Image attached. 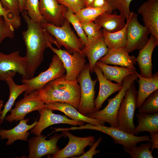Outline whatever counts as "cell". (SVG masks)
Instances as JSON below:
<instances>
[{
    "label": "cell",
    "mask_w": 158,
    "mask_h": 158,
    "mask_svg": "<svg viewBox=\"0 0 158 158\" xmlns=\"http://www.w3.org/2000/svg\"><path fill=\"white\" fill-rule=\"evenodd\" d=\"M62 132L64 136L68 138V142L64 148L52 155L51 158H67L80 156L85 153L84 150L86 147H91L95 142V138L92 136L80 137L73 135L67 130Z\"/></svg>",
    "instance_id": "14"
},
{
    "label": "cell",
    "mask_w": 158,
    "mask_h": 158,
    "mask_svg": "<svg viewBox=\"0 0 158 158\" xmlns=\"http://www.w3.org/2000/svg\"><path fill=\"white\" fill-rule=\"evenodd\" d=\"M150 141L151 142V150L158 148V133H150Z\"/></svg>",
    "instance_id": "42"
},
{
    "label": "cell",
    "mask_w": 158,
    "mask_h": 158,
    "mask_svg": "<svg viewBox=\"0 0 158 158\" xmlns=\"http://www.w3.org/2000/svg\"><path fill=\"white\" fill-rule=\"evenodd\" d=\"M29 121V118L24 119L20 120L19 123L12 129H0V139H7L6 142L7 145H12L18 140L27 141L30 134L28 131L33 128L37 122L35 120L32 124L28 125L27 123Z\"/></svg>",
    "instance_id": "21"
},
{
    "label": "cell",
    "mask_w": 158,
    "mask_h": 158,
    "mask_svg": "<svg viewBox=\"0 0 158 158\" xmlns=\"http://www.w3.org/2000/svg\"><path fill=\"white\" fill-rule=\"evenodd\" d=\"M0 16L10 23L15 29H17L21 25V19L19 16L11 11L6 10L0 1Z\"/></svg>",
    "instance_id": "37"
},
{
    "label": "cell",
    "mask_w": 158,
    "mask_h": 158,
    "mask_svg": "<svg viewBox=\"0 0 158 158\" xmlns=\"http://www.w3.org/2000/svg\"><path fill=\"white\" fill-rule=\"evenodd\" d=\"M45 107L52 110L62 112L73 120L87 122L95 126L103 125L105 124L98 119L82 115L77 109L68 103L54 102L45 104Z\"/></svg>",
    "instance_id": "23"
},
{
    "label": "cell",
    "mask_w": 158,
    "mask_h": 158,
    "mask_svg": "<svg viewBox=\"0 0 158 158\" xmlns=\"http://www.w3.org/2000/svg\"><path fill=\"white\" fill-rule=\"evenodd\" d=\"M138 77V73L137 71L126 77L123 80L121 90L114 97L107 100L108 104L104 108L95 111L86 116L108 123L111 126L117 127V114L122 99L128 89Z\"/></svg>",
    "instance_id": "3"
},
{
    "label": "cell",
    "mask_w": 158,
    "mask_h": 158,
    "mask_svg": "<svg viewBox=\"0 0 158 158\" xmlns=\"http://www.w3.org/2000/svg\"><path fill=\"white\" fill-rule=\"evenodd\" d=\"M62 133L55 134L49 140L43 135H36L28 140L29 154L28 158H40L46 155H52L59 150L57 145L59 140L63 136Z\"/></svg>",
    "instance_id": "12"
},
{
    "label": "cell",
    "mask_w": 158,
    "mask_h": 158,
    "mask_svg": "<svg viewBox=\"0 0 158 158\" xmlns=\"http://www.w3.org/2000/svg\"><path fill=\"white\" fill-rule=\"evenodd\" d=\"M20 13L24 10L26 0H18Z\"/></svg>",
    "instance_id": "44"
},
{
    "label": "cell",
    "mask_w": 158,
    "mask_h": 158,
    "mask_svg": "<svg viewBox=\"0 0 158 158\" xmlns=\"http://www.w3.org/2000/svg\"><path fill=\"white\" fill-rule=\"evenodd\" d=\"M65 17L72 24L76 32L78 37L85 45L87 41V37L83 30L80 21L76 17L75 14L71 10L67 8L65 13Z\"/></svg>",
    "instance_id": "34"
},
{
    "label": "cell",
    "mask_w": 158,
    "mask_h": 158,
    "mask_svg": "<svg viewBox=\"0 0 158 158\" xmlns=\"http://www.w3.org/2000/svg\"><path fill=\"white\" fill-rule=\"evenodd\" d=\"M126 23L122 29L114 32H108L103 30V36L108 49L124 48L126 41Z\"/></svg>",
    "instance_id": "29"
},
{
    "label": "cell",
    "mask_w": 158,
    "mask_h": 158,
    "mask_svg": "<svg viewBox=\"0 0 158 158\" xmlns=\"http://www.w3.org/2000/svg\"><path fill=\"white\" fill-rule=\"evenodd\" d=\"M107 5H109L107 0H93L88 7L93 8H100Z\"/></svg>",
    "instance_id": "43"
},
{
    "label": "cell",
    "mask_w": 158,
    "mask_h": 158,
    "mask_svg": "<svg viewBox=\"0 0 158 158\" xmlns=\"http://www.w3.org/2000/svg\"><path fill=\"white\" fill-rule=\"evenodd\" d=\"M142 143L138 147L135 145L123 148L124 151L132 158H153L152 151L151 150V142Z\"/></svg>",
    "instance_id": "31"
},
{
    "label": "cell",
    "mask_w": 158,
    "mask_h": 158,
    "mask_svg": "<svg viewBox=\"0 0 158 158\" xmlns=\"http://www.w3.org/2000/svg\"><path fill=\"white\" fill-rule=\"evenodd\" d=\"M99 61L107 64L119 66L136 71L134 66L137 62L136 58L133 55H129L124 48L109 49L107 54Z\"/></svg>",
    "instance_id": "22"
},
{
    "label": "cell",
    "mask_w": 158,
    "mask_h": 158,
    "mask_svg": "<svg viewBox=\"0 0 158 158\" xmlns=\"http://www.w3.org/2000/svg\"><path fill=\"white\" fill-rule=\"evenodd\" d=\"M39 0H26L24 10L33 21L41 23H46L39 10Z\"/></svg>",
    "instance_id": "33"
},
{
    "label": "cell",
    "mask_w": 158,
    "mask_h": 158,
    "mask_svg": "<svg viewBox=\"0 0 158 158\" xmlns=\"http://www.w3.org/2000/svg\"><path fill=\"white\" fill-rule=\"evenodd\" d=\"M158 45V39L151 35L145 46L140 49L136 58L141 76L150 78L153 74L152 56L155 48Z\"/></svg>",
    "instance_id": "17"
},
{
    "label": "cell",
    "mask_w": 158,
    "mask_h": 158,
    "mask_svg": "<svg viewBox=\"0 0 158 158\" xmlns=\"http://www.w3.org/2000/svg\"><path fill=\"white\" fill-rule=\"evenodd\" d=\"M102 140L101 137L99 138L97 141L95 142L89 150L83 154L78 157H74L73 158H92L93 156L99 153L100 151L97 150L96 148Z\"/></svg>",
    "instance_id": "41"
},
{
    "label": "cell",
    "mask_w": 158,
    "mask_h": 158,
    "mask_svg": "<svg viewBox=\"0 0 158 158\" xmlns=\"http://www.w3.org/2000/svg\"><path fill=\"white\" fill-rule=\"evenodd\" d=\"M4 102L2 100H0V115L2 111L1 109L3 107Z\"/></svg>",
    "instance_id": "46"
},
{
    "label": "cell",
    "mask_w": 158,
    "mask_h": 158,
    "mask_svg": "<svg viewBox=\"0 0 158 158\" xmlns=\"http://www.w3.org/2000/svg\"><path fill=\"white\" fill-rule=\"evenodd\" d=\"M96 65L102 70L104 76L110 81H114L122 85L124 78L136 71L125 67H119L108 65L99 61Z\"/></svg>",
    "instance_id": "26"
},
{
    "label": "cell",
    "mask_w": 158,
    "mask_h": 158,
    "mask_svg": "<svg viewBox=\"0 0 158 158\" xmlns=\"http://www.w3.org/2000/svg\"><path fill=\"white\" fill-rule=\"evenodd\" d=\"M126 23V41L124 49L129 54L143 47L149 39L150 33L145 26L140 23L138 15L134 12H130Z\"/></svg>",
    "instance_id": "9"
},
{
    "label": "cell",
    "mask_w": 158,
    "mask_h": 158,
    "mask_svg": "<svg viewBox=\"0 0 158 158\" xmlns=\"http://www.w3.org/2000/svg\"><path fill=\"white\" fill-rule=\"evenodd\" d=\"M138 78L139 87L136 101L138 109L150 95L158 90V73L156 72L150 78L144 77L139 74Z\"/></svg>",
    "instance_id": "25"
},
{
    "label": "cell",
    "mask_w": 158,
    "mask_h": 158,
    "mask_svg": "<svg viewBox=\"0 0 158 158\" xmlns=\"http://www.w3.org/2000/svg\"><path fill=\"white\" fill-rule=\"evenodd\" d=\"M80 88V99L78 111L83 115H87L95 111V87L97 81L93 80L90 75L88 63L77 78Z\"/></svg>",
    "instance_id": "6"
},
{
    "label": "cell",
    "mask_w": 158,
    "mask_h": 158,
    "mask_svg": "<svg viewBox=\"0 0 158 158\" xmlns=\"http://www.w3.org/2000/svg\"><path fill=\"white\" fill-rule=\"evenodd\" d=\"M13 78L9 77L5 80L9 89V94L8 99L4 105V109L0 115V124L4 122L7 113L12 109L15 100L18 97L28 89V85L25 84L20 85L16 84Z\"/></svg>",
    "instance_id": "27"
},
{
    "label": "cell",
    "mask_w": 158,
    "mask_h": 158,
    "mask_svg": "<svg viewBox=\"0 0 158 158\" xmlns=\"http://www.w3.org/2000/svg\"><path fill=\"white\" fill-rule=\"evenodd\" d=\"M133 82L127 90L121 102L117 114V128L129 134L134 135L135 126L134 123L136 108L137 91Z\"/></svg>",
    "instance_id": "5"
},
{
    "label": "cell",
    "mask_w": 158,
    "mask_h": 158,
    "mask_svg": "<svg viewBox=\"0 0 158 158\" xmlns=\"http://www.w3.org/2000/svg\"><path fill=\"white\" fill-rule=\"evenodd\" d=\"M0 1L6 10L19 16L20 12L18 0H0Z\"/></svg>",
    "instance_id": "40"
},
{
    "label": "cell",
    "mask_w": 158,
    "mask_h": 158,
    "mask_svg": "<svg viewBox=\"0 0 158 158\" xmlns=\"http://www.w3.org/2000/svg\"><path fill=\"white\" fill-rule=\"evenodd\" d=\"M105 12L97 17L94 21L100 28L102 27L109 32H114L122 29L126 24V18L121 14L117 15L116 12Z\"/></svg>",
    "instance_id": "24"
},
{
    "label": "cell",
    "mask_w": 158,
    "mask_h": 158,
    "mask_svg": "<svg viewBox=\"0 0 158 158\" xmlns=\"http://www.w3.org/2000/svg\"><path fill=\"white\" fill-rule=\"evenodd\" d=\"M15 29L9 23L0 16V45L6 38H13Z\"/></svg>",
    "instance_id": "38"
},
{
    "label": "cell",
    "mask_w": 158,
    "mask_h": 158,
    "mask_svg": "<svg viewBox=\"0 0 158 158\" xmlns=\"http://www.w3.org/2000/svg\"><path fill=\"white\" fill-rule=\"evenodd\" d=\"M87 40L97 38L103 36L102 31L101 28L94 21L80 22Z\"/></svg>",
    "instance_id": "36"
},
{
    "label": "cell",
    "mask_w": 158,
    "mask_h": 158,
    "mask_svg": "<svg viewBox=\"0 0 158 158\" xmlns=\"http://www.w3.org/2000/svg\"><path fill=\"white\" fill-rule=\"evenodd\" d=\"M66 72L63 65L58 56L54 54L51 58L49 68L37 76L30 79L23 78L21 82L28 85L25 95L40 89L49 82L65 75Z\"/></svg>",
    "instance_id": "8"
},
{
    "label": "cell",
    "mask_w": 158,
    "mask_h": 158,
    "mask_svg": "<svg viewBox=\"0 0 158 158\" xmlns=\"http://www.w3.org/2000/svg\"><path fill=\"white\" fill-rule=\"evenodd\" d=\"M93 72L97 77L99 83V90L98 95L95 100V111L99 110L105 101L111 95L120 91L122 85L112 83L104 75L101 69L95 65Z\"/></svg>",
    "instance_id": "19"
},
{
    "label": "cell",
    "mask_w": 158,
    "mask_h": 158,
    "mask_svg": "<svg viewBox=\"0 0 158 158\" xmlns=\"http://www.w3.org/2000/svg\"><path fill=\"white\" fill-rule=\"evenodd\" d=\"M138 109L140 113L152 114L158 113V90L150 95Z\"/></svg>",
    "instance_id": "32"
},
{
    "label": "cell",
    "mask_w": 158,
    "mask_h": 158,
    "mask_svg": "<svg viewBox=\"0 0 158 158\" xmlns=\"http://www.w3.org/2000/svg\"><path fill=\"white\" fill-rule=\"evenodd\" d=\"M70 23L65 18L61 26H57L47 23H42V25L54 38L58 48L63 46L71 54L78 52L84 56L81 51L84 44L72 30Z\"/></svg>",
    "instance_id": "4"
},
{
    "label": "cell",
    "mask_w": 158,
    "mask_h": 158,
    "mask_svg": "<svg viewBox=\"0 0 158 158\" xmlns=\"http://www.w3.org/2000/svg\"><path fill=\"white\" fill-rule=\"evenodd\" d=\"M60 4L66 7L75 14L78 12L81 9L85 7L84 3L81 0H57Z\"/></svg>",
    "instance_id": "39"
},
{
    "label": "cell",
    "mask_w": 158,
    "mask_h": 158,
    "mask_svg": "<svg viewBox=\"0 0 158 158\" xmlns=\"http://www.w3.org/2000/svg\"><path fill=\"white\" fill-rule=\"evenodd\" d=\"M22 16L27 25L22 32L26 47L25 56L28 62L27 78L34 77L36 71L44 60V52L50 44L57 46L54 38L44 27L42 23L32 21L24 10Z\"/></svg>",
    "instance_id": "1"
},
{
    "label": "cell",
    "mask_w": 158,
    "mask_h": 158,
    "mask_svg": "<svg viewBox=\"0 0 158 158\" xmlns=\"http://www.w3.org/2000/svg\"><path fill=\"white\" fill-rule=\"evenodd\" d=\"M65 75L35 90L37 99L44 104L54 102L68 103L78 109L80 99V85L77 80H66Z\"/></svg>",
    "instance_id": "2"
},
{
    "label": "cell",
    "mask_w": 158,
    "mask_h": 158,
    "mask_svg": "<svg viewBox=\"0 0 158 158\" xmlns=\"http://www.w3.org/2000/svg\"><path fill=\"white\" fill-rule=\"evenodd\" d=\"M44 107L45 104L37 99L34 90L28 95L24 94V97L16 103L14 108L10 111V114L5 119L10 123L17 122L24 119L27 114Z\"/></svg>",
    "instance_id": "13"
},
{
    "label": "cell",
    "mask_w": 158,
    "mask_h": 158,
    "mask_svg": "<svg viewBox=\"0 0 158 158\" xmlns=\"http://www.w3.org/2000/svg\"><path fill=\"white\" fill-rule=\"evenodd\" d=\"M133 0H107L112 11L118 10L120 14L123 16L126 20L130 15V5Z\"/></svg>",
    "instance_id": "35"
},
{
    "label": "cell",
    "mask_w": 158,
    "mask_h": 158,
    "mask_svg": "<svg viewBox=\"0 0 158 158\" xmlns=\"http://www.w3.org/2000/svg\"><path fill=\"white\" fill-rule=\"evenodd\" d=\"M144 26L150 33L158 39V0H147L139 7Z\"/></svg>",
    "instance_id": "18"
},
{
    "label": "cell",
    "mask_w": 158,
    "mask_h": 158,
    "mask_svg": "<svg viewBox=\"0 0 158 158\" xmlns=\"http://www.w3.org/2000/svg\"><path fill=\"white\" fill-rule=\"evenodd\" d=\"M108 50L103 36L87 40V43L85 44L81 51L88 59L91 73H92L93 68L96 62L107 54Z\"/></svg>",
    "instance_id": "20"
},
{
    "label": "cell",
    "mask_w": 158,
    "mask_h": 158,
    "mask_svg": "<svg viewBox=\"0 0 158 158\" xmlns=\"http://www.w3.org/2000/svg\"><path fill=\"white\" fill-rule=\"evenodd\" d=\"M109 5L100 8L85 7L75 14L80 22L94 21L95 19L102 13L107 11L112 12Z\"/></svg>",
    "instance_id": "30"
},
{
    "label": "cell",
    "mask_w": 158,
    "mask_h": 158,
    "mask_svg": "<svg viewBox=\"0 0 158 158\" xmlns=\"http://www.w3.org/2000/svg\"><path fill=\"white\" fill-rule=\"evenodd\" d=\"M84 129L95 130L102 132L110 137L115 143L123 145V148H128L137 145V143L143 141H150V137L146 135L137 136L121 130L117 127L111 126L108 127L103 125L95 126L90 123L72 127L69 128V130Z\"/></svg>",
    "instance_id": "7"
},
{
    "label": "cell",
    "mask_w": 158,
    "mask_h": 158,
    "mask_svg": "<svg viewBox=\"0 0 158 158\" xmlns=\"http://www.w3.org/2000/svg\"><path fill=\"white\" fill-rule=\"evenodd\" d=\"M27 59L25 56H20L18 51L8 54L0 52V81L13 77L17 73L27 79Z\"/></svg>",
    "instance_id": "10"
},
{
    "label": "cell",
    "mask_w": 158,
    "mask_h": 158,
    "mask_svg": "<svg viewBox=\"0 0 158 158\" xmlns=\"http://www.w3.org/2000/svg\"><path fill=\"white\" fill-rule=\"evenodd\" d=\"M84 4L85 7L89 6L93 0H81Z\"/></svg>",
    "instance_id": "45"
},
{
    "label": "cell",
    "mask_w": 158,
    "mask_h": 158,
    "mask_svg": "<svg viewBox=\"0 0 158 158\" xmlns=\"http://www.w3.org/2000/svg\"><path fill=\"white\" fill-rule=\"evenodd\" d=\"M48 47L62 61L66 71L65 79L70 81L77 80L78 77L86 64L85 56L78 52L71 54L66 50L55 48L51 44Z\"/></svg>",
    "instance_id": "11"
},
{
    "label": "cell",
    "mask_w": 158,
    "mask_h": 158,
    "mask_svg": "<svg viewBox=\"0 0 158 158\" xmlns=\"http://www.w3.org/2000/svg\"><path fill=\"white\" fill-rule=\"evenodd\" d=\"M39 111L40 115L39 120L30 130L31 133L35 136L40 135L44 129L54 124L63 123L80 126L84 124V122L70 119L65 115L55 114L52 110L45 107Z\"/></svg>",
    "instance_id": "15"
},
{
    "label": "cell",
    "mask_w": 158,
    "mask_h": 158,
    "mask_svg": "<svg viewBox=\"0 0 158 158\" xmlns=\"http://www.w3.org/2000/svg\"><path fill=\"white\" fill-rule=\"evenodd\" d=\"M136 116L138 124L135 127L134 135L142 132L158 133V113L152 114L138 113Z\"/></svg>",
    "instance_id": "28"
},
{
    "label": "cell",
    "mask_w": 158,
    "mask_h": 158,
    "mask_svg": "<svg viewBox=\"0 0 158 158\" xmlns=\"http://www.w3.org/2000/svg\"><path fill=\"white\" fill-rule=\"evenodd\" d=\"M39 10L46 23L60 27L64 22L67 8L57 0H39Z\"/></svg>",
    "instance_id": "16"
}]
</instances>
